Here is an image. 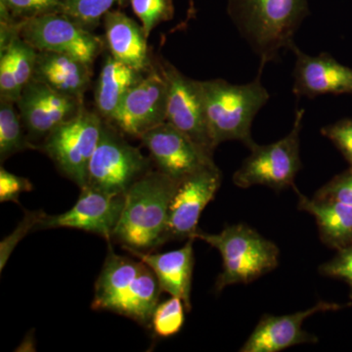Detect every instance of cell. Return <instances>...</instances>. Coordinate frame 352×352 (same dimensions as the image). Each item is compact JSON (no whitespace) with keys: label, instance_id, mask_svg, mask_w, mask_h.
<instances>
[{"label":"cell","instance_id":"cell-1","mask_svg":"<svg viewBox=\"0 0 352 352\" xmlns=\"http://www.w3.org/2000/svg\"><path fill=\"white\" fill-rule=\"evenodd\" d=\"M178 182L150 170L127 190L112 241L124 250L151 252L168 242V214Z\"/></svg>","mask_w":352,"mask_h":352},{"label":"cell","instance_id":"cell-2","mask_svg":"<svg viewBox=\"0 0 352 352\" xmlns=\"http://www.w3.org/2000/svg\"><path fill=\"white\" fill-rule=\"evenodd\" d=\"M228 14L241 36L258 55V71L291 50L302 21L309 15L307 0H229Z\"/></svg>","mask_w":352,"mask_h":352},{"label":"cell","instance_id":"cell-3","mask_svg":"<svg viewBox=\"0 0 352 352\" xmlns=\"http://www.w3.org/2000/svg\"><path fill=\"white\" fill-rule=\"evenodd\" d=\"M263 72L252 82L231 85L226 80L201 82L210 136L215 147L226 141L237 140L248 148L256 144L252 124L270 95L261 83Z\"/></svg>","mask_w":352,"mask_h":352},{"label":"cell","instance_id":"cell-4","mask_svg":"<svg viewBox=\"0 0 352 352\" xmlns=\"http://www.w3.org/2000/svg\"><path fill=\"white\" fill-rule=\"evenodd\" d=\"M195 239L212 245L221 256L222 270L214 286L217 293L231 285L251 283L279 264L277 245L245 224L227 226L217 234L198 230Z\"/></svg>","mask_w":352,"mask_h":352},{"label":"cell","instance_id":"cell-5","mask_svg":"<svg viewBox=\"0 0 352 352\" xmlns=\"http://www.w3.org/2000/svg\"><path fill=\"white\" fill-rule=\"evenodd\" d=\"M305 110H296L293 129L277 142L268 145L254 144L251 154L233 175V183L247 189L256 185L281 190L295 187L296 176L302 170L300 156V134L303 126Z\"/></svg>","mask_w":352,"mask_h":352},{"label":"cell","instance_id":"cell-6","mask_svg":"<svg viewBox=\"0 0 352 352\" xmlns=\"http://www.w3.org/2000/svg\"><path fill=\"white\" fill-rule=\"evenodd\" d=\"M153 162L129 144L115 126L104 120L101 136L87 171V186L108 193L124 194L151 170Z\"/></svg>","mask_w":352,"mask_h":352},{"label":"cell","instance_id":"cell-7","mask_svg":"<svg viewBox=\"0 0 352 352\" xmlns=\"http://www.w3.org/2000/svg\"><path fill=\"white\" fill-rule=\"evenodd\" d=\"M103 122L98 113L85 107L74 119L51 132L39 148L80 188L87 185L88 166L100 139Z\"/></svg>","mask_w":352,"mask_h":352},{"label":"cell","instance_id":"cell-8","mask_svg":"<svg viewBox=\"0 0 352 352\" xmlns=\"http://www.w3.org/2000/svg\"><path fill=\"white\" fill-rule=\"evenodd\" d=\"M20 36L38 51L69 55L94 64L103 41L63 13H51L21 22Z\"/></svg>","mask_w":352,"mask_h":352},{"label":"cell","instance_id":"cell-9","mask_svg":"<svg viewBox=\"0 0 352 352\" xmlns=\"http://www.w3.org/2000/svg\"><path fill=\"white\" fill-rule=\"evenodd\" d=\"M168 83L166 122L214 154L200 80H192L168 61L157 62Z\"/></svg>","mask_w":352,"mask_h":352},{"label":"cell","instance_id":"cell-10","mask_svg":"<svg viewBox=\"0 0 352 352\" xmlns=\"http://www.w3.org/2000/svg\"><path fill=\"white\" fill-rule=\"evenodd\" d=\"M168 83L155 64L134 85L108 120L122 133L140 139L146 132L166 122Z\"/></svg>","mask_w":352,"mask_h":352},{"label":"cell","instance_id":"cell-11","mask_svg":"<svg viewBox=\"0 0 352 352\" xmlns=\"http://www.w3.org/2000/svg\"><path fill=\"white\" fill-rule=\"evenodd\" d=\"M140 140L149 151L157 170L176 182L217 166L212 154L168 122L146 132Z\"/></svg>","mask_w":352,"mask_h":352},{"label":"cell","instance_id":"cell-12","mask_svg":"<svg viewBox=\"0 0 352 352\" xmlns=\"http://www.w3.org/2000/svg\"><path fill=\"white\" fill-rule=\"evenodd\" d=\"M80 190V195L73 208L63 214H46L36 231L78 229L96 234L111 242L124 208L126 194L108 193L87 185Z\"/></svg>","mask_w":352,"mask_h":352},{"label":"cell","instance_id":"cell-13","mask_svg":"<svg viewBox=\"0 0 352 352\" xmlns=\"http://www.w3.org/2000/svg\"><path fill=\"white\" fill-rule=\"evenodd\" d=\"M16 105L28 138L34 144L85 108L83 99L60 94L34 78L25 85Z\"/></svg>","mask_w":352,"mask_h":352},{"label":"cell","instance_id":"cell-14","mask_svg":"<svg viewBox=\"0 0 352 352\" xmlns=\"http://www.w3.org/2000/svg\"><path fill=\"white\" fill-rule=\"evenodd\" d=\"M220 184L221 173L217 166L178 182L168 214V240L195 239L201 212L214 198Z\"/></svg>","mask_w":352,"mask_h":352},{"label":"cell","instance_id":"cell-15","mask_svg":"<svg viewBox=\"0 0 352 352\" xmlns=\"http://www.w3.org/2000/svg\"><path fill=\"white\" fill-rule=\"evenodd\" d=\"M351 305V303L338 305L321 300L305 311L279 316L264 315L240 351L278 352L298 344H315L318 339L302 329L308 317L320 312L337 311Z\"/></svg>","mask_w":352,"mask_h":352},{"label":"cell","instance_id":"cell-16","mask_svg":"<svg viewBox=\"0 0 352 352\" xmlns=\"http://www.w3.org/2000/svg\"><path fill=\"white\" fill-rule=\"evenodd\" d=\"M293 92L296 97L315 98L324 94H352V69L328 53L310 56L296 44Z\"/></svg>","mask_w":352,"mask_h":352},{"label":"cell","instance_id":"cell-17","mask_svg":"<svg viewBox=\"0 0 352 352\" xmlns=\"http://www.w3.org/2000/svg\"><path fill=\"white\" fill-rule=\"evenodd\" d=\"M194 238L187 240L182 249L152 254L126 250L139 258L156 275L163 292L178 296L184 302L187 311L191 305L192 277L194 270Z\"/></svg>","mask_w":352,"mask_h":352},{"label":"cell","instance_id":"cell-18","mask_svg":"<svg viewBox=\"0 0 352 352\" xmlns=\"http://www.w3.org/2000/svg\"><path fill=\"white\" fill-rule=\"evenodd\" d=\"M104 28L106 43L113 59L143 74L152 68L142 25L124 12L111 10L104 17Z\"/></svg>","mask_w":352,"mask_h":352},{"label":"cell","instance_id":"cell-19","mask_svg":"<svg viewBox=\"0 0 352 352\" xmlns=\"http://www.w3.org/2000/svg\"><path fill=\"white\" fill-rule=\"evenodd\" d=\"M32 78L60 94L83 99L91 82V65L61 53L38 51Z\"/></svg>","mask_w":352,"mask_h":352},{"label":"cell","instance_id":"cell-20","mask_svg":"<svg viewBox=\"0 0 352 352\" xmlns=\"http://www.w3.org/2000/svg\"><path fill=\"white\" fill-rule=\"evenodd\" d=\"M298 197V208L314 215L322 242L340 250L352 245V207L333 200L307 198L294 187Z\"/></svg>","mask_w":352,"mask_h":352},{"label":"cell","instance_id":"cell-21","mask_svg":"<svg viewBox=\"0 0 352 352\" xmlns=\"http://www.w3.org/2000/svg\"><path fill=\"white\" fill-rule=\"evenodd\" d=\"M38 50L19 36L0 50V100L17 103L34 76Z\"/></svg>","mask_w":352,"mask_h":352},{"label":"cell","instance_id":"cell-22","mask_svg":"<svg viewBox=\"0 0 352 352\" xmlns=\"http://www.w3.org/2000/svg\"><path fill=\"white\" fill-rule=\"evenodd\" d=\"M145 267L146 264L141 261H133L116 254L109 242L107 258L95 283L92 309L108 311L111 305L131 286Z\"/></svg>","mask_w":352,"mask_h":352},{"label":"cell","instance_id":"cell-23","mask_svg":"<svg viewBox=\"0 0 352 352\" xmlns=\"http://www.w3.org/2000/svg\"><path fill=\"white\" fill-rule=\"evenodd\" d=\"M145 74L120 63L111 55L104 62L95 87L94 99L97 113L104 120L112 119L120 103Z\"/></svg>","mask_w":352,"mask_h":352},{"label":"cell","instance_id":"cell-24","mask_svg":"<svg viewBox=\"0 0 352 352\" xmlns=\"http://www.w3.org/2000/svg\"><path fill=\"white\" fill-rule=\"evenodd\" d=\"M163 292L156 275L147 265L131 286L111 305L108 311L131 318L140 325H151L153 314Z\"/></svg>","mask_w":352,"mask_h":352},{"label":"cell","instance_id":"cell-25","mask_svg":"<svg viewBox=\"0 0 352 352\" xmlns=\"http://www.w3.org/2000/svg\"><path fill=\"white\" fill-rule=\"evenodd\" d=\"M15 103L0 100V161L25 151L39 149L30 141Z\"/></svg>","mask_w":352,"mask_h":352},{"label":"cell","instance_id":"cell-26","mask_svg":"<svg viewBox=\"0 0 352 352\" xmlns=\"http://www.w3.org/2000/svg\"><path fill=\"white\" fill-rule=\"evenodd\" d=\"M124 1L126 0H62L61 13L91 31L116 4L122 6Z\"/></svg>","mask_w":352,"mask_h":352},{"label":"cell","instance_id":"cell-27","mask_svg":"<svg viewBox=\"0 0 352 352\" xmlns=\"http://www.w3.org/2000/svg\"><path fill=\"white\" fill-rule=\"evenodd\" d=\"M184 302L178 296L159 303L153 314L151 325L154 333L161 338H170L182 330L185 322Z\"/></svg>","mask_w":352,"mask_h":352},{"label":"cell","instance_id":"cell-28","mask_svg":"<svg viewBox=\"0 0 352 352\" xmlns=\"http://www.w3.org/2000/svg\"><path fill=\"white\" fill-rule=\"evenodd\" d=\"M132 10L142 24L146 36L161 23L173 19L175 6L173 0H129Z\"/></svg>","mask_w":352,"mask_h":352},{"label":"cell","instance_id":"cell-29","mask_svg":"<svg viewBox=\"0 0 352 352\" xmlns=\"http://www.w3.org/2000/svg\"><path fill=\"white\" fill-rule=\"evenodd\" d=\"M45 215L46 214L43 210H32V212L25 210L24 217L18 223L17 227L14 229L13 232L3 238L0 243V272H2L6 267L7 261L15 248L28 234L32 231H36L38 224L41 223Z\"/></svg>","mask_w":352,"mask_h":352},{"label":"cell","instance_id":"cell-30","mask_svg":"<svg viewBox=\"0 0 352 352\" xmlns=\"http://www.w3.org/2000/svg\"><path fill=\"white\" fill-rule=\"evenodd\" d=\"M17 20L24 21L51 13H61L62 0H0Z\"/></svg>","mask_w":352,"mask_h":352},{"label":"cell","instance_id":"cell-31","mask_svg":"<svg viewBox=\"0 0 352 352\" xmlns=\"http://www.w3.org/2000/svg\"><path fill=\"white\" fill-rule=\"evenodd\" d=\"M319 273L323 276L335 278L346 282L352 302V245L338 250L335 258L321 264Z\"/></svg>","mask_w":352,"mask_h":352},{"label":"cell","instance_id":"cell-32","mask_svg":"<svg viewBox=\"0 0 352 352\" xmlns=\"http://www.w3.org/2000/svg\"><path fill=\"white\" fill-rule=\"evenodd\" d=\"M314 197L322 200L340 201L352 207V166L333 177L316 192Z\"/></svg>","mask_w":352,"mask_h":352},{"label":"cell","instance_id":"cell-33","mask_svg":"<svg viewBox=\"0 0 352 352\" xmlns=\"http://www.w3.org/2000/svg\"><path fill=\"white\" fill-rule=\"evenodd\" d=\"M321 133L332 141L349 166H352V120H340L330 126H324Z\"/></svg>","mask_w":352,"mask_h":352},{"label":"cell","instance_id":"cell-34","mask_svg":"<svg viewBox=\"0 0 352 352\" xmlns=\"http://www.w3.org/2000/svg\"><path fill=\"white\" fill-rule=\"evenodd\" d=\"M32 190V184L27 178L0 168V201L19 204L20 195Z\"/></svg>","mask_w":352,"mask_h":352}]
</instances>
